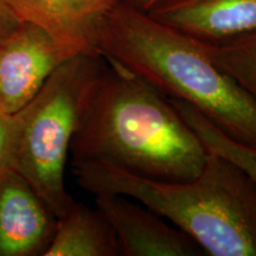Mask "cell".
I'll list each match as a JSON object with an SVG mask.
<instances>
[{
  "label": "cell",
  "mask_w": 256,
  "mask_h": 256,
  "mask_svg": "<svg viewBox=\"0 0 256 256\" xmlns=\"http://www.w3.org/2000/svg\"><path fill=\"white\" fill-rule=\"evenodd\" d=\"M72 165L110 166L164 182L194 179L209 151L168 96L118 64L106 66L86 98Z\"/></svg>",
  "instance_id": "obj_1"
},
{
  "label": "cell",
  "mask_w": 256,
  "mask_h": 256,
  "mask_svg": "<svg viewBox=\"0 0 256 256\" xmlns=\"http://www.w3.org/2000/svg\"><path fill=\"white\" fill-rule=\"evenodd\" d=\"M94 52L256 147L255 98L211 60L204 42L118 2L98 28Z\"/></svg>",
  "instance_id": "obj_2"
},
{
  "label": "cell",
  "mask_w": 256,
  "mask_h": 256,
  "mask_svg": "<svg viewBox=\"0 0 256 256\" xmlns=\"http://www.w3.org/2000/svg\"><path fill=\"white\" fill-rule=\"evenodd\" d=\"M80 186L94 196L122 194L188 234L210 256H256V185L230 160L209 152L200 174L164 182L110 166L72 165Z\"/></svg>",
  "instance_id": "obj_3"
},
{
  "label": "cell",
  "mask_w": 256,
  "mask_h": 256,
  "mask_svg": "<svg viewBox=\"0 0 256 256\" xmlns=\"http://www.w3.org/2000/svg\"><path fill=\"white\" fill-rule=\"evenodd\" d=\"M104 66L106 60L98 55L70 57L16 113L12 168L32 185L56 217L75 202L66 188V166L86 98Z\"/></svg>",
  "instance_id": "obj_4"
},
{
  "label": "cell",
  "mask_w": 256,
  "mask_h": 256,
  "mask_svg": "<svg viewBox=\"0 0 256 256\" xmlns=\"http://www.w3.org/2000/svg\"><path fill=\"white\" fill-rule=\"evenodd\" d=\"M68 58L46 31L20 22L0 42V110L10 114L20 110Z\"/></svg>",
  "instance_id": "obj_5"
},
{
  "label": "cell",
  "mask_w": 256,
  "mask_h": 256,
  "mask_svg": "<svg viewBox=\"0 0 256 256\" xmlns=\"http://www.w3.org/2000/svg\"><path fill=\"white\" fill-rule=\"evenodd\" d=\"M95 204L113 226L122 256L206 255L188 234L133 198L102 194Z\"/></svg>",
  "instance_id": "obj_6"
},
{
  "label": "cell",
  "mask_w": 256,
  "mask_h": 256,
  "mask_svg": "<svg viewBox=\"0 0 256 256\" xmlns=\"http://www.w3.org/2000/svg\"><path fill=\"white\" fill-rule=\"evenodd\" d=\"M56 222L46 202L18 171L0 176V256L44 255Z\"/></svg>",
  "instance_id": "obj_7"
},
{
  "label": "cell",
  "mask_w": 256,
  "mask_h": 256,
  "mask_svg": "<svg viewBox=\"0 0 256 256\" xmlns=\"http://www.w3.org/2000/svg\"><path fill=\"white\" fill-rule=\"evenodd\" d=\"M22 22L46 31L66 55L94 52L102 19L120 0H6Z\"/></svg>",
  "instance_id": "obj_8"
},
{
  "label": "cell",
  "mask_w": 256,
  "mask_h": 256,
  "mask_svg": "<svg viewBox=\"0 0 256 256\" xmlns=\"http://www.w3.org/2000/svg\"><path fill=\"white\" fill-rule=\"evenodd\" d=\"M148 14L209 44L256 30V0H168Z\"/></svg>",
  "instance_id": "obj_9"
},
{
  "label": "cell",
  "mask_w": 256,
  "mask_h": 256,
  "mask_svg": "<svg viewBox=\"0 0 256 256\" xmlns=\"http://www.w3.org/2000/svg\"><path fill=\"white\" fill-rule=\"evenodd\" d=\"M44 256H122L116 234L104 214L74 202L57 217Z\"/></svg>",
  "instance_id": "obj_10"
},
{
  "label": "cell",
  "mask_w": 256,
  "mask_h": 256,
  "mask_svg": "<svg viewBox=\"0 0 256 256\" xmlns=\"http://www.w3.org/2000/svg\"><path fill=\"white\" fill-rule=\"evenodd\" d=\"M174 108L188 126L196 132L198 138L209 152L216 153L230 160L240 168L256 185V147L236 142L224 134L215 124L194 110L191 106L176 98H170Z\"/></svg>",
  "instance_id": "obj_11"
},
{
  "label": "cell",
  "mask_w": 256,
  "mask_h": 256,
  "mask_svg": "<svg viewBox=\"0 0 256 256\" xmlns=\"http://www.w3.org/2000/svg\"><path fill=\"white\" fill-rule=\"evenodd\" d=\"M206 48L211 60L256 101V30Z\"/></svg>",
  "instance_id": "obj_12"
},
{
  "label": "cell",
  "mask_w": 256,
  "mask_h": 256,
  "mask_svg": "<svg viewBox=\"0 0 256 256\" xmlns=\"http://www.w3.org/2000/svg\"><path fill=\"white\" fill-rule=\"evenodd\" d=\"M16 136V113L0 112V176L12 168Z\"/></svg>",
  "instance_id": "obj_13"
},
{
  "label": "cell",
  "mask_w": 256,
  "mask_h": 256,
  "mask_svg": "<svg viewBox=\"0 0 256 256\" xmlns=\"http://www.w3.org/2000/svg\"><path fill=\"white\" fill-rule=\"evenodd\" d=\"M20 22L14 10L10 8L8 2L0 0V42L8 37L20 24Z\"/></svg>",
  "instance_id": "obj_14"
},
{
  "label": "cell",
  "mask_w": 256,
  "mask_h": 256,
  "mask_svg": "<svg viewBox=\"0 0 256 256\" xmlns=\"http://www.w3.org/2000/svg\"><path fill=\"white\" fill-rule=\"evenodd\" d=\"M168 2V0H120V2H122V4L147 14H151L156 8Z\"/></svg>",
  "instance_id": "obj_15"
},
{
  "label": "cell",
  "mask_w": 256,
  "mask_h": 256,
  "mask_svg": "<svg viewBox=\"0 0 256 256\" xmlns=\"http://www.w3.org/2000/svg\"><path fill=\"white\" fill-rule=\"evenodd\" d=\"M0 112H2V110H0Z\"/></svg>",
  "instance_id": "obj_16"
}]
</instances>
